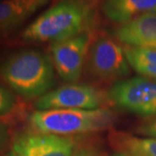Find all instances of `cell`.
Wrapping results in <instances>:
<instances>
[{
  "label": "cell",
  "mask_w": 156,
  "mask_h": 156,
  "mask_svg": "<svg viewBox=\"0 0 156 156\" xmlns=\"http://www.w3.org/2000/svg\"><path fill=\"white\" fill-rule=\"evenodd\" d=\"M95 20L93 0H60L25 28L22 38L30 43H55L89 32Z\"/></svg>",
  "instance_id": "6da1fadb"
},
{
  "label": "cell",
  "mask_w": 156,
  "mask_h": 156,
  "mask_svg": "<svg viewBox=\"0 0 156 156\" xmlns=\"http://www.w3.org/2000/svg\"><path fill=\"white\" fill-rule=\"evenodd\" d=\"M0 76L21 96L41 97L55 83V67L47 54L28 49L8 56L0 64Z\"/></svg>",
  "instance_id": "7a4b0ae2"
},
{
  "label": "cell",
  "mask_w": 156,
  "mask_h": 156,
  "mask_svg": "<svg viewBox=\"0 0 156 156\" xmlns=\"http://www.w3.org/2000/svg\"><path fill=\"white\" fill-rule=\"evenodd\" d=\"M115 120L112 111L106 108L37 110L29 117L31 127L40 134L61 136L101 131Z\"/></svg>",
  "instance_id": "3957f363"
},
{
  "label": "cell",
  "mask_w": 156,
  "mask_h": 156,
  "mask_svg": "<svg viewBox=\"0 0 156 156\" xmlns=\"http://www.w3.org/2000/svg\"><path fill=\"white\" fill-rule=\"evenodd\" d=\"M107 96L122 110L140 116H156V80L146 77L119 80L108 89Z\"/></svg>",
  "instance_id": "277c9868"
},
{
  "label": "cell",
  "mask_w": 156,
  "mask_h": 156,
  "mask_svg": "<svg viewBox=\"0 0 156 156\" xmlns=\"http://www.w3.org/2000/svg\"><path fill=\"white\" fill-rule=\"evenodd\" d=\"M86 63L89 75L100 81H112L130 74L123 48L106 37L90 45Z\"/></svg>",
  "instance_id": "5b68a950"
},
{
  "label": "cell",
  "mask_w": 156,
  "mask_h": 156,
  "mask_svg": "<svg viewBox=\"0 0 156 156\" xmlns=\"http://www.w3.org/2000/svg\"><path fill=\"white\" fill-rule=\"evenodd\" d=\"M90 45L89 32L50 44L54 67L63 81L75 83L81 78Z\"/></svg>",
  "instance_id": "8992f818"
},
{
  "label": "cell",
  "mask_w": 156,
  "mask_h": 156,
  "mask_svg": "<svg viewBox=\"0 0 156 156\" xmlns=\"http://www.w3.org/2000/svg\"><path fill=\"white\" fill-rule=\"evenodd\" d=\"M104 102L99 89L85 84H68L47 92L35 103L38 110L95 109Z\"/></svg>",
  "instance_id": "52a82bcc"
},
{
  "label": "cell",
  "mask_w": 156,
  "mask_h": 156,
  "mask_svg": "<svg viewBox=\"0 0 156 156\" xmlns=\"http://www.w3.org/2000/svg\"><path fill=\"white\" fill-rule=\"evenodd\" d=\"M12 148L26 156H72L76 141L69 136L23 133L14 140Z\"/></svg>",
  "instance_id": "ba28073f"
},
{
  "label": "cell",
  "mask_w": 156,
  "mask_h": 156,
  "mask_svg": "<svg viewBox=\"0 0 156 156\" xmlns=\"http://www.w3.org/2000/svg\"><path fill=\"white\" fill-rule=\"evenodd\" d=\"M115 36L127 46L151 47L156 43V13L149 11L121 24Z\"/></svg>",
  "instance_id": "9c48e42d"
},
{
  "label": "cell",
  "mask_w": 156,
  "mask_h": 156,
  "mask_svg": "<svg viewBox=\"0 0 156 156\" xmlns=\"http://www.w3.org/2000/svg\"><path fill=\"white\" fill-rule=\"evenodd\" d=\"M50 0H1L0 35L20 26L29 17L47 5Z\"/></svg>",
  "instance_id": "30bf717a"
},
{
  "label": "cell",
  "mask_w": 156,
  "mask_h": 156,
  "mask_svg": "<svg viewBox=\"0 0 156 156\" xmlns=\"http://www.w3.org/2000/svg\"><path fill=\"white\" fill-rule=\"evenodd\" d=\"M101 8L108 20L123 24L153 11L156 8V0H105Z\"/></svg>",
  "instance_id": "8fae6325"
},
{
  "label": "cell",
  "mask_w": 156,
  "mask_h": 156,
  "mask_svg": "<svg viewBox=\"0 0 156 156\" xmlns=\"http://www.w3.org/2000/svg\"><path fill=\"white\" fill-rule=\"evenodd\" d=\"M123 50L130 67L144 77L156 80V48L126 46Z\"/></svg>",
  "instance_id": "7c38bea8"
},
{
  "label": "cell",
  "mask_w": 156,
  "mask_h": 156,
  "mask_svg": "<svg viewBox=\"0 0 156 156\" xmlns=\"http://www.w3.org/2000/svg\"><path fill=\"white\" fill-rule=\"evenodd\" d=\"M114 142L125 154L134 156H156V138H140L118 134Z\"/></svg>",
  "instance_id": "4fadbf2b"
},
{
  "label": "cell",
  "mask_w": 156,
  "mask_h": 156,
  "mask_svg": "<svg viewBox=\"0 0 156 156\" xmlns=\"http://www.w3.org/2000/svg\"><path fill=\"white\" fill-rule=\"evenodd\" d=\"M15 104L14 95L0 84V116L7 115L13 108Z\"/></svg>",
  "instance_id": "5bb4252c"
},
{
  "label": "cell",
  "mask_w": 156,
  "mask_h": 156,
  "mask_svg": "<svg viewBox=\"0 0 156 156\" xmlns=\"http://www.w3.org/2000/svg\"><path fill=\"white\" fill-rule=\"evenodd\" d=\"M137 132L146 136L156 138V119L140 126L137 129Z\"/></svg>",
  "instance_id": "9a60e30c"
},
{
  "label": "cell",
  "mask_w": 156,
  "mask_h": 156,
  "mask_svg": "<svg viewBox=\"0 0 156 156\" xmlns=\"http://www.w3.org/2000/svg\"><path fill=\"white\" fill-rule=\"evenodd\" d=\"M72 156H104L100 151L95 147H83L75 151Z\"/></svg>",
  "instance_id": "2e32d148"
},
{
  "label": "cell",
  "mask_w": 156,
  "mask_h": 156,
  "mask_svg": "<svg viewBox=\"0 0 156 156\" xmlns=\"http://www.w3.org/2000/svg\"><path fill=\"white\" fill-rule=\"evenodd\" d=\"M8 138H9V133H8L7 126L0 122V150L5 146Z\"/></svg>",
  "instance_id": "e0dca14e"
},
{
  "label": "cell",
  "mask_w": 156,
  "mask_h": 156,
  "mask_svg": "<svg viewBox=\"0 0 156 156\" xmlns=\"http://www.w3.org/2000/svg\"><path fill=\"white\" fill-rule=\"evenodd\" d=\"M8 156H26L25 154H23L22 152L17 150L15 148L11 147V150L10 151V153L8 154Z\"/></svg>",
  "instance_id": "ac0fdd59"
},
{
  "label": "cell",
  "mask_w": 156,
  "mask_h": 156,
  "mask_svg": "<svg viewBox=\"0 0 156 156\" xmlns=\"http://www.w3.org/2000/svg\"><path fill=\"white\" fill-rule=\"evenodd\" d=\"M114 156H134L131 155V154H125V153H120V154H117L115 155Z\"/></svg>",
  "instance_id": "d6986e66"
},
{
  "label": "cell",
  "mask_w": 156,
  "mask_h": 156,
  "mask_svg": "<svg viewBox=\"0 0 156 156\" xmlns=\"http://www.w3.org/2000/svg\"><path fill=\"white\" fill-rule=\"evenodd\" d=\"M150 12H154V13H156V8H154V9L152 11H150Z\"/></svg>",
  "instance_id": "ffe728a7"
},
{
  "label": "cell",
  "mask_w": 156,
  "mask_h": 156,
  "mask_svg": "<svg viewBox=\"0 0 156 156\" xmlns=\"http://www.w3.org/2000/svg\"><path fill=\"white\" fill-rule=\"evenodd\" d=\"M151 47H153V48H156V43H155V44H153V45H152V46H151Z\"/></svg>",
  "instance_id": "44dd1931"
}]
</instances>
